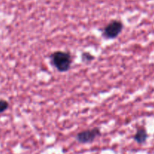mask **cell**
I'll return each instance as SVG.
<instances>
[{
	"label": "cell",
	"instance_id": "cell-1",
	"mask_svg": "<svg viewBox=\"0 0 154 154\" xmlns=\"http://www.w3.org/2000/svg\"><path fill=\"white\" fill-rule=\"evenodd\" d=\"M51 61L58 72H66L71 69L72 57L68 52L56 51L51 55Z\"/></svg>",
	"mask_w": 154,
	"mask_h": 154
},
{
	"label": "cell",
	"instance_id": "cell-2",
	"mask_svg": "<svg viewBox=\"0 0 154 154\" xmlns=\"http://www.w3.org/2000/svg\"><path fill=\"white\" fill-rule=\"evenodd\" d=\"M123 29V24L121 21L114 20L110 22L104 28L102 35L108 39H114L118 37Z\"/></svg>",
	"mask_w": 154,
	"mask_h": 154
},
{
	"label": "cell",
	"instance_id": "cell-3",
	"mask_svg": "<svg viewBox=\"0 0 154 154\" xmlns=\"http://www.w3.org/2000/svg\"><path fill=\"white\" fill-rule=\"evenodd\" d=\"M100 135V130L98 128L81 132L77 135V139L81 143H88L93 141L98 135Z\"/></svg>",
	"mask_w": 154,
	"mask_h": 154
},
{
	"label": "cell",
	"instance_id": "cell-4",
	"mask_svg": "<svg viewBox=\"0 0 154 154\" xmlns=\"http://www.w3.org/2000/svg\"><path fill=\"white\" fill-rule=\"evenodd\" d=\"M134 138H135V141H136L138 143H139V144L144 143L147 138V134L145 129H138V130L137 131L136 134L135 135Z\"/></svg>",
	"mask_w": 154,
	"mask_h": 154
},
{
	"label": "cell",
	"instance_id": "cell-5",
	"mask_svg": "<svg viewBox=\"0 0 154 154\" xmlns=\"http://www.w3.org/2000/svg\"><path fill=\"white\" fill-rule=\"evenodd\" d=\"M94 56H93L90 53L85 52L82 54V60L84 62H85V63H90V62L94 60Z\"/></svg>",
	"mask_w": 154,
	"mask_h": 154
},
{
	"label": "cell",
	"instance_id": "cell-6",
	"mask_svg": "<svg viewBox=\"0 0 154 154\" xmlns=\"http://www.w3.org/2000/svg\"><path fill=\"white\" fill-rule=\"evenodd\" d=\"M8 107V103L5 100H0V113H2L5 110H7Z\"/></svg>",
	"mask_w": 154,
	"mask_h": 154
}]
</instances>
